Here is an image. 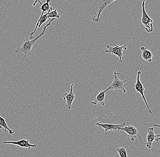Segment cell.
<instances>
[{
	"label": "cell",
	"instance_id": "cell-13",
	"mask_svg": "<svg viewBox=\"0 0 160 157\" xmlns=\"http://www.w3.org/2000/svg\"><path fill=\"white\" fill-rule=\"evenodd\" d=\"M141 50L142 51V59L149 62H152V58L154 56V54L144 47H141Z\"/></svg>",
	"mask_w": 160,
	"mask_h": 157
},
{
	"label": "cell",
	"instance_id": "cell-12",
	"mask_svg": "<svg viewBox=\"0 0 160 157\" xmlns=\"http://www.w3.org/2000/svg\"><path fill=\"white\" fill-rule=\"evenodd\" d=\"M147 130L148 135H147V142L146 143V145L148 149H150L152 147L153 142L156 140L157 135H156L155 134L154 128H148Z\"/></svg>",
	"mask_w": 160,
	"mask_h": 157
},
{
	"label": "cell",
	"instance_id": "cell-18",
	"mask_svg": "<svg viewBox=\"0 0 160 157\" xmlns=\"http://www.w3.org/2000/svg\"><path fill=\"white\" fill-rule=\"evenodd\" d=\"M42 0H35L33 4L32 5L33 7H35L36 6V4H37V3L39 2L41 5H42Z\"/></svg>",
	"mask_w": 160,
	"mask_h": 157
},
{
	"label": "cell",
	"instance_id": "cell-1",
	"mask_svg": "<svg viewBox=\"0 0 160 157\" xmlns=\"http://www.w3.org/2000/svg\"><path fill=\"white\" fill-rule=\"evenodd\" d=\"M55 19H56V18L52 19L43 28L42 32H41V33L39 35H38V37L35 38L34 39H33L32 40H30L29 37L28 36H26V37L23 41L21 47H17V48L15 49V52L16 54L18 55V54H20V55L22 57L23 59L22 60V61H23L26 58L30 56L32 49L33 47L36 44V42L40 38L44 35L47 28L48 26H50L52 22L54 21H55Z\"/></svg>",
	"mask_w": 160,
	"mask_h": 157
},
{
	"label": "cell",
	"instance_id": "cell-10",
	"mask_svg": "<svg viewBox=\"0 0 160 157\" xmlns=\"http://www.w3.org/2000/svg\"><path fill=\"white\" fill-rule=\"evenodd\" d=\"M4 144H11L18 146L20 147L27 148L30 149L31 148H35L37 146L36 145H32L30 144L29 140H22L18 141H5Z\"/></svg>",
	"mask_w": 160,
	"mask_h": 157
},
{
	"label": "cell",
	"instance_id": "cell-16",
	"mask_svg": "<svg viewBox=\"0 0 160 157\" xmlns=\"http://www.w3.org/2000/svg\"><path fill=\"white\" fill-rule=\"evenodd\" d=\"M52 9H51L48 11V18H60V14L58 12L57 9H56L54 11H52Z\"/></svg>",
	"mask_w": 160,
	"mask_h": 157
},
{
	"label": "cell",
	"instance_id": "cell-17",
	"mask_svg": "<svg viewBox=\"0 0 160 157\" xmlns=\"http://www.w3.org/2000/svg\"><path fill=\"white\" fill-rule=\"evenodd\" d=\"M116 150L118 153L120 157H128L127 150L126 148L124 147L117 148L116 149Z\"/></svg>",
	"mask_w": 160,
	"mask_h": 157
},
{
	"label": "cell",
	"instance_id": "cell-5",
	"mask_svg": "<svg viewBox=\"0 0 160 157\" xmlns=\"http://www.w3.org/2000/svg\"><path fill=\"white\" fill-rule=\"evenodd\" d=\"M127 48L126 47V45H123L122 46H119V45H115L114 46H109L107 45V50L105 51V52L108 53H111L113 55H116L120 59V62L121 63H122L123 51L124 50H127Z\"/></svg>",
	"mask_w": 160,
	"mask_h": 157
},
{
	"label": "cell",
	"instance_id": "cell-2",
	"mask_svg": "<svg viewBox=\"0 0 160 157\" xmlns=\"http://www.w3.org/2000/svg\"><path fill=\"white\" fill-rule=\"evenodd\" d=\"M145 1L146 0H142V17L141 21L142 24L144 26L147 32H152L154 30L152 24L153 20L151 19L146 12L145 8Z\"/></svg>",
	"mask_w": 160,
	"mask_h": 157
},
{
	"label": "cell",
	"instance_id": "cell-6",
	"mask_svg": "<svg viewBox=\"0 0 160 157\" xmlns=\"http://www.w3.org/2000/svg\"><path fill=\"white\" fill-rule=\"evenodd\" d=\"M115 1H117V0H102L100 1L99 3L98 12L97 13H95V16H93L92 20L95 22L100 23L101 22L100 17L102 14L103 11L108 5Z\"/></svg>",
	"mask_w": 160,
	"mask_h": 157
},
{
	"label": "cell",
	"instance_id": "cell-7",
	"mask_svg": "<svg viewBox=\"0 0 160 157\" xmlns=\"http://www.w3.org/2000/svg\"><path fill=\"white\" fill-rule=\"evenodd\" d=\"M122 130L128 134V136L131 138V141H135V138L137 136H138L141 141H143V139L139 134V131L137 130V128L131 125H128V126H124L123 127L120 129V131Z\"/></svg>",
	"mask_w": 160,
	"mask_h": 157
},
{
	"label": "cell",
	"instance_id": "cell-14",
	"mask_svg": "<svg viewBox=\"0 0 160 157\" xmlns=\"http://www.w3.org/2000/svg\"><path fill=\"white\" fill-rule=\"evenodd\" d=\"M2 128L4 129V132H6L7 130L8 131L9 134L10 135H13L14 133L8 127L4 118L0 116V129H2Z\"/></svg>",
	"mask_w": 160,
	"mask_h": 157
},
{
	"label": "cell",
	"instance_id": "cell-11",
	"mask_svg": "<svg viewBox=\"0 0 160 157\" xmlns=\"http://www.w3.org/2000/svg\"><path fill=\"white\" fill-rule=\"evenodd\" d=\"M109 90H111V88L109 87L106 90H104V91H101L97 95L94 101L92 102V104L94 105H96L98 104H100L102 106H104L105 105V95H106L107 92Z\"/></svg>",
	"mask_w": 160,
	"mask_h": 157
},
{
	"label": "cell",
	"instance_id": "cell-19",
	"mask_svg": "<svg viewBox=\"0 0 160 157\" xmlns=\"http://www.w3.org/2000/svg\"><path fill=\"white\" fill-rule=\"evenodd\" d=\"M160 135H157V137L156 138V140H155V141L157 143L158 142L160 141Z\"/></svg>",
	"mask_w": 160,
	"mask_h": 157
},
{
	"label": "cell",
	"instance_id": "cell-3",
	"mask_svg": "<svg viewBox=\"0 0 160 157\" xmlns=\"http://www.w3.org/2000/svg\"><path fill=\"white\" fill-rule=\"evenodd\" d=\"M120 74V73H117V71H114V80L112 83L110 85L109 87L111 90H114L117 92L119 93L125 94L127 92L125 89V83L127 82V80L121 81L118 78L117 75Z\"/></svg>",
	"mask_w": 160,
	"mask_h": 157
},
{
	"label": "cell",
	"instance_id": "cell-8",
	"mask_svg": "<svg viewBox=\"0 0 160 157\" xmlns=\"http://www.w3.org/2000/svg\"><path fill=\"white\" fill-rule=\"evenodd\" d=\"M126 125V123L124 122L122 124H102L100 122H98L96 124V125L99 127L100 128L104 129L105 133H107L108 131H112L113 130H117L119 131L120 129Z\"/></svg>",
	"mask_w": 160,
	"mask_h": 157
},
{
	"label": "cell",
	"instance_id": "cell-15",
	"mask_svg": "<svg viewBox=\"0 0 160 157\" xmlns=\"http://www.w3.org/2000/svg\"><path fill=\"white\" fill-rule=\"evenodd\" d=\"M50 2H51V0H47L46 2L42 4V7H41V9H40L42 12L40 17H41L43 15L45 12H48L51 9H52V7L50 6Z\"/></svg>",
	"mask_w": 160,
	"mask_h": 157
},
{
	"label": "cell",
	"instance_id": "cell-9",
	"mask_svg": "<svg viewBox=\"0 0 160 157\" xmlns=\"http://www.w3.org/2000/svg\"><path fill=\"white\" fill-rule=\"evenodd\" d=\"M74 83H72L71 85V89L69 93H65L63 95V98L66 102V107L68 108V110H71L72 108L73 102L76 98V96L73 93Z\"/></svg>",
	"mask_w": 160,
	"mask_h": 157
},
{
	"label": "cell",
	"instance_id": "cell-4",
	"mask_svg": "<svg viewBox=\"0 0 160 157\" xmlns=\"http://www.w3.org/2000/svg\"><path fill=\"white\" fill-rule=\"evenodd\" d=\"M141 74H142V72L140 71H138V72H137L136 84H135L134 89L137 91V92L138 93H139L141 95L145 104H146V105L147 106L148 113L150 114H152L153 113L152 112V111L151 109H150L149 106L148 102H147V100H146V97L145 96L144 93L145 89L144 88L143 85L142 84V82L140 81V78Z\"/></svg>",
	"mask_w": 160,
	"mask_h": 157
}]
</instances>
